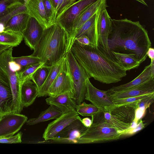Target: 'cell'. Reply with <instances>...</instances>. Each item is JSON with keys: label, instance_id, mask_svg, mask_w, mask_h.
<instances>
[{"label": "cell", "instance_id": "obj_26", "mask_svg": "<svg viewBox=\"0 0 154 154\" xmlns=\"http://www.w3.org/2000/svg\"><path fill=\"white\" fill-rule=\"evenodd\" d=\"M62 114V112L57 107L50 105L47 109L42 112L38 117L30 119L26 123L28 125H34L50 120L56 119Z\"/></svg>", "mask_w": 154, "mask_h": 154}, {"label": "cell", "instance_id": "obj_27", "mask_svg": "<svg viewBox=\"0 0 154 154\" xmlns=\"http://www.w3.org/2000/svg\"><path fill=\"white\" fill-rule=\"evenodd\" d=\"M64 57L51 66L46 80L43 85L38 89L37 97H46L48 96L47 93L48 90L61 69Z\"/></svg>", "mask_w": 154, "mask_h": 154}, {"label": "cell", "instance_id": "obj_13", "mask_svg": "<svg viewBox=\"0 0 154 154\" xmlns=\"http://www.w3.org/2000/svg\"><path fill=\"white\" fill-rule=\"evenodd\" d=\"M13 95L8 77L0 67V118L13 112Z\"/></svg>", "mask_w": 154, "mask_h": 154}, {"label": "cell", "instance_id": "obj_35", "mask_svg": "<svg viewBox=\"0 0 154 154\" xmlns=\"http://www.w3.org/2000/svg\"><path fill=\"white\" fill-rule=\"evenodd\" d=\"M153 94L154 93L146 94L138 96L125 98L113 99V102L116 105L129 104H137L138 102L140 100L148 97Z\"/></svg>", "mask_w": 154, "mask_h": 154}, {"label": "cell", "instance_id": "obj_7", "mask_svg": "<svg viewBox=\"0 0 154 154\" xmlns=\"http://www.w3.org/2000/svg\"><path fill=\"white\" fill-rule=\"evenodd\" d=\"M74 88L69 64L66 55L61 69L49 88V96H54L65 93L71 94L73 98Z\"/></svg>", "mask_w": 154, "mask_h": 154}, {"label": "cell", "instance_id": "obj_20", "mask_svg": "<svg viewBox=\"0 0 154 154\" xmlns=\"http://www.w3.org/2000/svg\"><path fill=\"white\" fill-rule=\"evenodd\" d=\"M45 101L47 104L56 107L63 113L76 111L77 105L73 99L72 95L69 93L49 96Z\"/></svg>", "mask_w": 154, "mask_h": 154}, {"label": "cell", "instance_id": "obj_22", "mask_svg": "<svg viewBox=\"0 0 154 154\" xmlns=\"http://www.w3.org/2000/svg\"><path fill=\"white\" fill-rule=\"evenodd\" d=\"M38 94V89L31 79L25 81L22 84L20 91L21 102L22 106L27 107L32 104Z\"/></svg>", "mask_w": 154, "mask_h": 154}, {"label": "cell", "instance_id": "obj_19", "mask_svg": "<svg viewBox=\"0 0 154 154\" xmlns=\"http://www.w3.org/2000/svg\"><path fill=\"white\" fill-rule=\"evenodd\" d=\"M154 93V78L126 91L109 93L112 99H122Z\"/></svg>", "mask_w": 154, "mask_h": 154}, {"label": "cell", "instance_id": "obj_34", "mask_svg": "<svg viewBox=\"0 0 154 154\" xmlns=\"http://www.w3.org/2000/svg\"><path fill=\"white\" fill-rule=\"evenodd\" d=\"M13 60L20 65L21 69L31 65L42 63L40 58L31 55L13 57Z\"/></svg>", "mask_w": 154, "mask_h": 154}, {"label": "cell", "instance_id": "obj_44", "mask_svg": "<svg viewBox=\"0 0 154 154\" xmlns=\"http://www.w3.org/2000/svg\"><path fill=\"white\" fill-rule=\"evenodd\" d=\"M82 122L86 127H89L91 125L92 120L88 117H86L82 119Z\"/></svg>", "mask_w": 154, "mask_h": 154}, {"label": "cell", "instance_id": "obj_23", "mask_svg": "<svg viewBox=\"0 0 154 154\" xmlns=\"http://www.w3.org/2000/svg\"><path fill=\"white\" fill-rule=\"evenodd\" d=\"M106 3V0H98L85 10L74 21L71 33L68 38L96 13L101 6Z\"/></svg>", "mask_w": 154, "mask_h": 154}, {"label": "cell", "instance_id": "obj_36", "mask_svg": "<svg viewBox=\"0 0 154 154\" xmlns=\"http://www.w3.org/2000/svg\"><path fill=\"white\" fill-rule=\"evenodd\" d=\"M23 13L29 14L26 6L24 4L17 7L6 16L0 19V22L3 23L5 25L8 20L11 17L17 14Z\"/></svg>", "mask_w": 154, "mask_h": 154}, {"label": "cell", "instance_id": "obj_33", "mask_svg": "<svg viewBox=\"0 0 154 154\" xmlns=\"http://www.w3.org/2000/svg\"><path fill=\"white\" fill-rule=\"evenodd\" d=\"M53 8L56 18L75 0H49Z\"/></svg>", "mask_w": 154, "mask_h": 154}, {"label": "cell", "instance_id": "obj_31", "mask_svg": "<svg viewBox=\"0 0 154 154\" xmlns=\"http://www.w3.org/2000/svg\"><path fill=\"white\" fill-rule=\"evenodd\" d=\"M100 110V109L93 104H87L85 102L77 105L76 107V112L83 116L91 117L94 114L98 112Z\"/></svg>", "mask_w": 154, "mask_h": 154}, {"label": "cell", "instance_id": "obj_45", "mask_svg": "<svg viewBox=\"0 0 154 154\" xmlns=\"http://www.w3.org/2000/svg\"><path fill=\"white\" fill-rule=\"evenodd\" d=\"M11 47L8 45H0V54Z\"/></svg>", "mask_w": 154, "mask_h": 154}, {"label": "cell", "instance_id": "obj_38", "mask_svg": "<svg viewBox=\"0 0 154 154\" xmlns=\"http://www.w3.org/2000/svg\"><path fill=\"white\" fill-rule=\"evenodd\" d=\"M154 94L139 101L137 104V107L143 111L154 102Z\"/></svg>", "mask_w": 154, "mask_h": 154}, {"label": "cell", "instance_id": "obj_4", "mask_svg": "<svg viewBox=\"0 0 154 154\" xmlns=\"http://www.w3.org/2000/svg\"><path fill=\"white\" fill-rule=\"evenodd\" d=\"M91 126L80 137L78 143H99L117 140L122 135L105 120L103 110L92 115Z\"/></svg>", "mask_w": 154, "mask_h": 154}, {"label": "cell", "instance_id": "obj_16", "mask_svg": "<svg viewBox=\"0 0 154 154\" xmlns=\"http://www.w3.org/2000/svg\"><path fill=\"white\" fill-rule=\"evenodd\" d=\"M79 115L76 111L63 113L57 118L49 123L43 134L45 140L51 139L66 127L75 120Z\"/></svg>", "mask_w": 154, "mask_h": 154}, {"label": "cell", "instance_id": "obj_5", "mask_svg": "<svg viewBox=\"0 0 154 154\" xmlns=\"http://www.w3.org/2000/svg\"><path fill=\"white\" fill-rule=\"evenodd\" d=\"M66 56L69 64L73 82L72 99L78 105L85 100L86 81L91 77L77 62L70 50L67 53Z\"/></svg>", "mask_w": 154, "mask_h": 154}, {"label": "cell", "instance_id": "obj_46", "mask_svg": "<svg viewBox=\"0 0 154 154\" xmlns=\"http://www.w3.org/2000/svg\"><path fill=\"white\" fill-rule=\"evenodd\" d=\"M5 29V24L2 23L0 22V33L4 32Z\"/></svg>", "mask_w": 154, "mask_h": 154}, {"label": "cell", "instance_id": "obj_10", "mask_svg": "<svg viewBox=\"0 0 154 154\" xmlns=\"http://www.w3.org/2000/svg\"><path fill=\"white\" fill-rule=\"evenodd\" d=\"M107 6V4L104 5L98 10L96 20V30L97 47L110 54L108 39L112 30V19L106 10Z\"/></svg>", "mask_w": 154, "mask_h": 154}, {"label": "cell", "instance_id": "obj_18", "mask_svg": "<svg viewBox=\"0 0 154 154\" xmlns=\"http://www.w3.org/2000/svg\"><path fill=\"white\" fill-rule=\"evenodd\" d=\"M154 78V61L144 68L142 72L132 81L108 89L109 93L125 91L138 86Z\"/></svg>", "mask_w": 154, "mask_h": 154}, {"label": "cell", "instance_id": "obj_41", "mask_svg": "<svg viewBox=\"0 0 154 154\" xmlns=\"http://www.w3.org/2000/svg\"><path fill=\"white\" fill-rule=\"evenodd\" d=\"M75 41L81 45H90V42L88 38L85 35H83L78 37L75 39Z\"/></svg>", "mask_w": 154, "mask_h": 154}, {"label": "cell", "instance_id": "obj_9", "mask_svg": "<svg viewBox=\"0 0 154 154\" xmlns=\"http://www.w3.org/2000/svg\"><path fill=\"white\" fill-rule=\"evenodd\" d=\"M78 116L54 137L44 141L45 143H78L80 137L87 129Z\"/></svg>", "mask_w": 154, "mask_h": 154}, {"label": "cell", "instance_id": "obj_42", "mask_svg": "<svg viewBox=\"0 0 154 154\" xmlns=\"http://www.w3.org/2000/svg\"><path fill=\"white\" fill-rule=\"evenodd\" d=\"M145 112V111H143L137 107L135 111V116L134 120L139 122L144 115Z\"/></svg>", "mask_w": 154, "mask_h": 154}, {"label": "cell", "instance_id": "obj_1", "mask_svg": "<svg viewBox=\"0 0 154 154\" xmlns=\"http://www.w3.org/2000/svg\"><path fill=\"white\" fill-rule=\"evenodd\" d=\"M70 51L75 59L89 76L101 83L118 82L127 75L110 54L91 45H84L75 41Z\"/></svg>", "mask_w": 154, "mask_h": 154}, {"label": "cell", "instance_id": "obj_21", "mask_svg": "<svg viewBox=\"0 0 154 154\" xmlns=\"http://www.w3.org/2000/svg\"><path fill=\"white\" fill-rule=\"evenodd\" d=\"M26 6L30 16L35 18L45 29L50 26L42 0H29Z\"/></svg>", "mask_w": 154, "mask_h": 154}, {"label": "cell", "instance_id": "obj_24", "mask_svg": "<svg viewBox=\"0 0 154 154\" xmlns=\"http://www.w3.org/2000/svg\"><path fill=\"white\" fill-rule=\"evenodd\" d=\"M30 16L29 14L25 13L13 16L5 24L4 31H11L22 34L26 27Z\"/></svg>", "mask_w": 154, "mask_h": 154}, {"label": "cell", "instance_id": "obj_3", "mask_svg": "<svg viewBox=\"0 0 154 154\" xmlns=\"http://www.w3.org/2000/svg\"><path fill=\"white\" fill-rule=\"evenodd\" d=\"M67 38V33L58 23L51 24L44 29L31 55L40 58L43 65L51 67L66 55Z\"/></svg>", "mask_w": 154, "mask_h": 154}, {"label": "cell", "instance_id": "obj_17", "mask_svg": "<svg viewBox=\"0 0 154 154\" xmlns=\"http://www.w3.org/2000/svg\"><path fill=\"white\" fill-rule=\"evenodd\" d=\"M45 28L34 17L30 16L26 29L22 33L26 44L33 50L43 35Z\"/></svg>", "mask_w": 154, "mask_h": 154}, {"label": "cell", "instance_id": "obj_25", "mask_svg": "<svg viewBox=\"0 0 154 154\" xmlns=\"http://www.w3.org/2000/svg\"><path fill=\"white\" fill-rule=\"evenodd\" d=\"M110 53L116 61L126 71L137 68L141 64L134 55L112 51Z\"/></svg>", "mask_w": 154, "mask_h": 154}, {"label": "cell", "instance_id": "obj_29", "mask_svg": "<svg viewBox=\"0 0 154 154\" xmlns=\"http://www.w3.org/2000/svg\"><path fill=\"white\" fill-rule=\"evenodd\" d=\"M51 67L43 65L38 67L32 75L31 80L35 83L38 89L46 80Z\"/></svg>", "mask_w": 154, "mask_h": 154}, {"label": "cell", "instance_id": "obj_14", "mask_svg": "<svg viewBox=\"0 0 154 154\" xmlns=\"http://www.w3.org/2000/svg\"><path fill=\"white\" fill-rule=\"evenodd\" d=\"M85 100L91 102L99 109L103 110L115 104L110 97L108 90H99L94 87L88 79L86 83Z\"/></svg>", "mask_w": 154, "mask_h": 154}, {"label": "cell", "instance_id": "obj_2", "mask_svg": "<svg viewBox=\"0 0 154 154\" xmlns=\"http://www.w3.org/2000/svg\"><path fill=\"white\" fill-rule=\"evenodd\" d=\"M111 21L108 39L110 51L133 54L141 63L144 61L152 44L147 30L139 21L125 18Z\"/></svg>", "mask_w": 154, "mask_h": 154}, {"label": "cell", "instance_id": "obj_8", "mask_svg": "<svg viewBox=\"0 0 154 154\" xmlns=\"http://www.w3.org/2000/svg\"><path fill=\"white\" fill-rule=\"evenodd\" d=\"M97 0H79L73 3L57 17L55 23H58L64 29L68 37L71 33L73 23L75 19Z\"/></svg>", "mask_w": 154, "mask_h": 154}, {"label": "cell", "instance_id": "obj_28", "mask_svg": "<svg viewBox=\"0 0 154 154\" xmlns=\"http://www.w3.org/2000/svg\"><path fill=\"white\" fill-rule=\"evenodd\" d=\"M21 33L5 31L0 33V45L14 47L17 46L23 39Z\"/></svg>", "mask_w": 154, "mask_h": 154}, {"label": "cell", "instance_id": "obj_40", "mask_svg": "<svg viewBox=\"0 0 154 154\" xmlns=\"http://www.w3.org/2000/svg\"><path fill=\"white\" fill-rule=\"evenodd\" d=\"M146 124L143 123L142 120L140 119L139 121L137 126L133 128H129L124 131L122 132V135H131L134 134L138 131L143 129Z\"/></svg>", "mask_w": 154, "mask_h": 154}, {"label": "cell", "instance_id": "obj_43", "mask_svg": "<svg viewBox=\"0 0 154 154\" xmlns=\"http://www.w3.org/2000/svg\"><path fill=\"white\" fill-rule=\"evenodd\" d=\"M147 55V57L151 60V63L154 61V49L151 47H150L148 49Z\"/></svg>", "mask_w": 154, "mask_h": 154}, {"label": "cell", "instance_id": "obj_39", "mask_svg": "<svg viewBox=\"0 0 154 154\" xmlns=\"http://www.w3.org/2000/svg\"><path fill=\"white\" fill-rule=\"evenodd\" d=\"M23 133L20 132L15 135L11 137L0 138V143H20L22 142Z\"/></svg>", "mask_w": 154, "mask_h": 154}, {"label": "cell", "instance_id": "obj_12", "mask_svg": "<svg viewBox=\"0 0 154 154\" xmlns=\"http://www.w3.org/2000/svg\"><path fill=\"white\" fill-rule=\"evenodd\" d=\"M106 4V3L102 6ZM99 9L96 13L68 38L66 53L70 50L75 39L83 35H85L88 37L90 42L91 45L97 47L96 20Z\"/></svg>", "mask_w": 154, "mask_h": 154}, {"label": "cell", "instance_id": "obj_30", "mask_svg": "<svg viewBox=\"0 0 154 154\" xmlns=\"http://www.w3.org/2000/svg\"><path fill=\"white\" fill-rule=\"evenodd\" d=\"M40 63L31 65L21 69L17 72V76L20 84L22 86L23 83L26 80L31 79V77L34 72L39 67L44 65Z\"/></svg>", "mask_w": 154, "mask_h": 154}, {"label": "cell", "instance_id": "obj_6", "mask_svg": "<svg viewBox=\"0 0 154 154\" xmlns=\"http://www.w3.org/2000/svg\"><path fill=\"white\" fill-rule=\"evenodd\" d=\"M13 47H11L0 54V67L7 75L13 95V113H20L23 110L20 99L21 85L19 82L17 72L13 70L10 66L9 61L12 56Z\"/></svg>", "mask_w": 154, "mask_h": 154}, {"label": "cell", "instance_id": "obj_11", "mask_svg": "<svg viewBox=\"0 0 154 154\" xmlns=\"http://www.w3.org/2000/svg\"><path fill=\"white\" fill-rule=\"evenodd\" d=\"M27 117L25 115L11 112L0 118V138L14 135L26 122Z\"/></svg>", "mask_w": 154, "mask_h": 154}, {"label": "cell", "instance_id": "obj_37", "mask_svg": "<svg viewBox=\"0 0 154 154\" xmlns=\"http://www.w3.org/2000/svg\"><path fill=\"white\" fill-rule=\"evenodd\" d=\"M45 11L50 25L55 23L56 17L49 0H42Z\"/></svg>", "mask_w": 154, "mask_h": 154}, {"label": "cell", "instance_id": "obj_48", "mask_svg": "<svg viewBox=\"0 0 154 154\" xmlns=\"http://www.w3.org/2000/svg\"><path fill=\"white\" fill-rule=\"evenodd\" d=\"M135 0L137 1L138 2L141 3L143 4V5H145L147 6V4L145 2L144 0Z\"/></svg>", "mask_w": 154, "mask_h": 154}, {"label": "cell", "instance_id": "obj_47", "mask_svg": "<svg viewBox=\"0 0 154 154\" xmlns=\"http://www.w3.org/2000/svg\"><path fill=\"white\" fill-rule=\"evenodd\" d=\"M15 0L20 2H21L23 4L26 5V4H27V2H28V1L29 0Z\"/></svg>", "mask_w": 154, "mask_h": 154}, {"label": "cell", "instance_id": "obj_32", "mask_svg": "<svg viewBox=\"0 0 154 154\" xmlns=\"http://www.w3.org/2000/svg\"><path fill=\"white\" fill-rule=\"evenodd\" d=\"M23 4L15 0H0V19L6 16L17 7Z\"/></svg>", "mask_w": 154, "mask_h": 154}, {"label": "cell", "instance_id": "obj_15", "mask_svg": "<svg viewBox=\"0 0 154 154\" xmlns=\"http://www.w3.org/2000/svg\"><path fill=\"white\" fill-rule=\"evenodd\" d=\"M137 108L136 104H115L104 110L109 113L111 118L130 128Z\"/></svg>", "mask_w": 154, "mask_h": 154}]
</instances>
